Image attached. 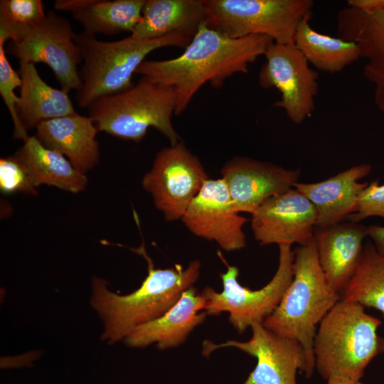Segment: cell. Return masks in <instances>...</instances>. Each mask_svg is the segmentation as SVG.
Listing matches in <instances>:
<instances>
[{
	"label": "cell",
	"mask_w": 384,
	"mask_h": 384,
	"mask_svg": "<svg viewBox=\"0 0 384 384\" xmlns=\"http://www.w3.org/2000/svg\"><path fill=\"white\" fill-rule=\"evenodd\" d=\"M265 36L231 38L202 24L179 56L144 60L136 73L171 88L175 97V115L182 114L206 83L220 89L237 73L248 72L250 64L264 55L273 43Z\"/></svg>",
	"instance_id": "obj_1"
},
{
	"label": "cell",
	"mask_w": 384,
	"mask_h": 384,
	"mask_svg": "<svg viewBox=\"0 0 384 384\" xmlns=\"http://www.w3.org/2000/svg\"><path fill=\"white\" fill-rule=\"evenodd\" d=\"M131 250L142 255L147 262L148 275L139 289L119 295L109 290L105 279H92L91 304L104 323L101 338L109 343L125 338L137 326L164 314L184 291L193 287L200 274L198 260L193 261L186 269L181 265L156 269L144 242Z\"/></svg>",
	"instance_id": "obj_2"
},
{
	"label": "cell",
	"mask_w": 384,
	"mask_h": 384,
	"mask_svg": "<svg viewBox=\"0 0 384 384\" xmlns=\"http://www.w3.org/2000/svg\"><path fill=\"white\" fill-rule=\"evenodd\" d=\"M381 321L358 303L340 299L319 324L315 366L326 384H357L370 362L384 353Z\"/></svg>",
	"instance_id": "obj_3"
},
{
	"label": "cell",
	"mask_w": 384,
	"mask_h": 384,
	"mask_svg": "<svg viewBox=\"0 0 384 384\" xmlns=\"http://www.w3.org/2000/svg\"><path fill=\"white\" fill-rule=\"evenodd\" d=\"M292 282L263 325L275 334L298 341L307 360L306 378L315 367L314 342L317 326L340 300L321 267L314 237L294 251Z\"/></svg>",
	"instance_id": "obj_4"
},
{
	"label": "cell",
	"mask_w": 384,
	"mask_h": 384,
	"mask_svg": "<svg viewBox=\"0 0 384 384\" xmlns=\"http://www.w3.org/2000/svg\"><path fill=\"white\" fill-rule=\"evenodd\" d=\"M191 38L171 34L154 39H139L131 35L114 41H103L84 31L75 42L83 60L82 86L76 93L81 108H88L97 99L122 92L132 86V78L145 58L164 47L185 48Z\"/></svg>",
	"instance_id": "obj_5"
},
{
	"label": "cell",
	"mask_w": 384,
	"mask_h": 384,
	"mask_svg": "<svg viewBox=\"0 0 384 384\" xmlns=\"http://www.w3.org/2000/svg\"><path fill=\"white\" fill-rule=\"evenodd\" d=\"M87 109L98 132L139 142L153 127L171 145L179 142L171 122L175 111L173 90L145 78L122 92L97 99Z\"/></svg>",
	"instance_id": "obj_6"
},
{
	"label": "cell",
	"mask_w": 384,
	"mask_h": 384,
	"mask_svg": "<svg viewBox=\"0 0 384 384\" xmlns=\"http://www.w3.org/2000/svg\"><path fill=\"white\" fill-rule=\"evenodd\" d=\"M205 24L231 38L268 36L294 44L301 22L311 16V0H203Z\"/></svg>",
	"instance_id": "obj_7"
},
{
	"label": "cell",
	"mask_w": 384,
	"mask_h": 384,
	"mask_svg": "<svg viewBox=\"0 0 384 384\" xmlns=\"http://www.w3.org/2000/svg\"><path fill=\"white\" fill-rule=\"evenodd\" d=\"M278 246L277 270L270 282L256 290L241 286L238 280V268L228 265L218 253L227 265L226 272L220 274L223 291L218 292L209 287L203 290L204 311L211 316L228 312L230 323L240 334L256 323H263L279 304L294 277V253L292 245Z\"/></svg>",
	"instance_id": "obj_8"
},
{
	"label": "cell",
	"mask_w": 384,
	"mask_h": 384,
	"mask_svg": "<svg viewBox=\"0 0 384 384\" xmlns=\"http://www.w3.org/2000/svg\"><path fill=\"white\" fill-rule=\"evenodd\" d=\"M76 35L68 19L50 11L41 21L17 34L6 52L19 62L46 64L61 89L78 92L82 86L78 66L82 59Z\"/></svg>",
	"instance_id": "obj_9"
},
{
	"label": "cell",
	"mask_w": 384,
	"mask_h": 384,
	"mask_svg": "<svg viewBox=\"0 0 384 384\" xmlns=\"http://www.w3.org/2000/svg\"><path fill=\"white\" fill-rule=\"evenodd\" d=\"M209 178L198 158L181 142L160 150L142 181L168 221L183 218Z\"/></svg>",
	"instance_id": "obj_10"
},
{
	"label": "cell",
	"mask_w": 384,
	"mask_h": 384,
	"mask_svg": "<svg viewBox=\"0 0 384 384\" xmlns=\"http://www.w3.org/2000/svg\"><path fill=\"white\" fill-rule=\"evenodd\" d=\"M265 63L258 73L259 85L275 87L281 98L273 106L284 110L294 124L310 118L319 92L318 73L312 70L294 44L272 43L265 53Z\"/></svg>",
	"instance_id": "obj_11"
},
{
	"label": "cell",
	"mask_w": 384,
	"mask_h": 384,
	"mask_svg": "<svg viewBox=\"0 0 384 384\" xmlns=\"http://www.w3.org/2000/svg\"><path fill=\"white\" fill-rule=\"evenodd\" d=\"M251 329L252 337L247 341H204L203 354L208 356L218 348L234 347L255 358L257 365L242 384H297V370L306 375V353L298 341L275 334L262 323Z\"/></svg>",
	"instance_id": "obj_12"
},
{
	"label": "cell",
	"mask_w": 384,
	"mask_h": 384,
	"mask_svg": "<svg viewBox=\"0 0 384 384\" xmlns=\"http://www.w3.org/2000/svg\"><path fill=\"white\" fill-rule=\"evenodd\" d=\"M181 220L195 235L214 240L230 252L245 247L243 226L247 218L233 207L224 180L208 178L190 203Z\"/></svg>",
	"instance_id": "obj_13"
},
{
	"label": "cell",
	"mask_w": 384,
	"mask_h": 384,
	"mask_svg": "<svg viewBox=\"0 0 384 384\" xmlns=\"http://www.w3.org/2000/svg\"><path fill=\"white\" fill-rule=\"evenodd\" d=\"M316 218L313 203L292 188L266 200L252 214L251 227L260 245H304L314 237Z\"/></svg>",
	"instance_id": "obj_14"
},
{
	"label": "cell",
	"mask_w": 384,
	"mask_h": 384,
	"mask_svg": "<svg viewBox=\"0 0 384 384\" xmlns=\"http://www.w3.org/2000/svg\"><path fill=\"white\" fill-rule=\"evenodd\" d=\"M233 207L252 214L266 200L297 183L300 170L289 169L249 157H234L221 169Z\"/></svg>",
	"instance_id": "obj_15"
},
{
	"label": "cell",
	"mask_w": 384,
	"mask_h": 384,
	"mask_svg": "<svg viewBox=\"0 0 384 384\" xmlns=\"http://www.w3.org/2000/svg\"><path fill=\"white\" fill-rule=\"evenodd\" d=\"M338 37L357 43L366 60L363 75L373 87L375 104L384 116V8L351 6L337 17Z\"/></svg>",
	"instance_id": "obj_16"
},
{
	"label": "cell",
	"mask_w": 384,
	"mask_h": 384,
	"mask_svg": "<svg viewBox=\"0 0 384 384\" xmlns=\"http://www.w3.org/2000/svg\"><path fill=\"white\" fill-rule=\"evenodd\" d=\"M367 236L366 226L351 221L315 228L321 267L330 287L340 295L357 270Z\"/></svg>",
	"instance_id": "obj_17"
},
{
	"label": "cell",
	"mask_w": 384,
	"mask_h": 384,
	"mask_svg": "<svg viewBox=\"0 0 384 384\" xmlns=\"http://www.w3.org/2000/svg\"><path fill=\"white\" fill-rule=\"evenodd\" d=\"M370 171V164H361L324 181L297 182L294 187L314 206L317 213L316 227L330 226L342 223L356 213L360 194L368 184L358 181Z\"/></svg>",
	"instance_id": "obj_18"
},
{
	"label": "cell",
	"mask_w": 384,
	"mask_h": 384,
	"mask_svg": "<svg viewBox=\"0 0 384 384\" xmlns=\"http://www.w3.org/2000/svg\"><path fill=\"white\" fill-rule=\"evenodd\" d=\"M205 299L194 287L184 291L178 302L160 317L134 329L125 338L129 347L143 348L156 343L159 349L178 346L208 315Z\"/></svg>",
	"instance_id": "obj_19"
},
{
	"label": "cell",
	"mask_w": 384,
	"mask_h": 384,
	"mask_svg": "<svg viewBox=\"0 0 384 384\" xmlns=\"http://www.w3.org/2000/svg\"><path fill=\"white\" fill-rule=\"evenodd\" d=\"M34 135L44 146L65 156L83 174L93 169L100 160L97 129L92 119L77 112L45 121Z\"/></svg>",
	"instance_id": "obj_20"
},
{
	"label": "cell",
	"mask_w": 384,
	"mask_h": 384,
	"mask_svg": "<svg viewBox=\"0 0 384 384\" xmlns=\"http://www.w3.org/2000/svg\"><path fill=\"white\" fill-rule=\"evenodd\" d=\"M145 0H55V9L70 13L90 35L132 33Z\"/></svg>",
	"instance_id": "obj_21"
},
{
	"label": "cell",
	"mask_w": 384,
	"mask_h": 384,
	"mask_svg": "<svg viewBox=\"0 0 384 384\" xmlns=\"http://www.w3.org/2000/svg\"><path fill=\"white\" fill-rule=\"evenodd\" d=\"M205 23L203 0H145L132 36L154 39L181 34L192 39Z\"/></svg>",
	"instance_id": "obj_22"
},
{
	"label": "cell",
	"mask_w": 384,
	"mask_h": 384,
	"mask_svg": "<svg viewBox=\"0 0 384 384\" xmlns=\"http://www.w3.org/2000/svg\"><path fill=\"white\" fill-rule=\"evenodd\" d=\"M21 79L19 101L16 106L18 119L26 131L42 122L75 113L68 92L48 85L35 64L19 62Z\"/></svg>",
	"instance_id": "obj_23"
},
{
	"label": "cell",
	"mask_w": 384,
	"mask_h": 384,
	"mask_svg": "<svg viewBox=\"0 0 384 384\" xmlns=\"http://www.w3.org/2000/svg\"><path fill=\"white\" fill-rule=\"evenodd\" d=\"M23 142L13 155L25 166L37 187L43 184L73 193L85 189L87 176L65 156L44 146L35 136H28Z\"/></svg>",
	"instance_id": "obj_24"
},
{
	"label": "cell",
	"mask_w": 384,
	"mask_h": 384,
	"mask_svg": "<svg viewBox=\"0 0 384 384\" xmlns=\"http://www.w3.org/2000/svg\"><path fill=\"white\" fill-rule=\"evenodd\" d=\"M311 17L301 22L294 42L309 63L322 72L336 73L361 58L357 43L319 33L311 28Z\"/></svg>",
	"instance_id": "obj_25"
},
{
	"label": "cell",
	"mask_w": 384,
	"mask_h": 384,
	"mask_svg": "<svg viewBox=\"0 0 384 384\" xmlns=\"http://www.w3.org/2000/svg\"><path fill=\"white\" fill-rule=\"evenodd\" d=\"M341 295L343 299L378 309L384 318V254L373 242L364 244L357 270Z\"/></svg>",
	"instance_id": "obj_26"
},
{
	"label": "cell",
	"mask_w": 384,
	"mask_h": 384,
	"mask_svg": "<svg viewBox=\"0 0 384 384\" xmlns=\"http://www.w3.org/2000/svg\"><path fill=\"white\" fill-rule=\"evenodd\" d=\"M46 16L41 0H1L0 45L13 40L21 31L39 22Z\"/></svg>",
	"instance_id": "obj_27"
},
{
	"label": "cell",
	"mask_w": 384,
	"mask_h": 384,
	"mask_svg": "<svg viewBox=\"0 0 384 384\" xmlns=\"http://www.w3.org/2000/svg\"><path fill=\"white\" fill-rule=\"evenodd\" d=\"M6 54L4 45H0V94L14 123V139L23 140L28 135L18 119L16 106L19 97L14 92L16 88L21 87V79L19 73L13 69Z\"/></svg>",
	"instance_id": "obj_28"
},
{
	"label": "cell",
	"mask_w": 384,
	"mask_h": 384,
	"mask_svg": "<svg viewBox=\"0 0 384 384\" xmlns=\"http://www.w3.org/2000/svg\"><path fill=\"white\" fill-rule=\"evenodd\" d=\"M0 190L4 194L23 193L37 195V186L31 176L14 155L0 159Z\"/></svg>",
	"instance_id": "obj_29"
},
{
	"label": "cell",
	"mask_w": 384,
	"mask_h": 384,
	"mask_svg": "<svg viewBox=\"0 0 384 384\" xmlns=\"http://www.w3.org/2000/svg\"><path fill=\"white\" fill-rule=\"evenodd\" d=\"M372 216L384 218V184L380 185L378 180L368 183L362 191L358 198L357 210L348 219L358 223Z\"/></svg>",
	"instance_id": "obj_30"
},
{
	"label": "cell",
	"mask_w": 384,
	"mask_h": 384,
	"mask_svg": "<svg viewBox=\"0 0 384 384\" xmlns=\"http://www.w3.org/2000/svg\"><path fill=\"white\" fill-rule=\"evenodd\" d=\"M367 227V234L381 254H384V226L379 225H370Z\"/></svg>",
	"instance_id": "obj_31"
},
{
	"label": "cell",
	"mask_w": 384,
	"mask_h": 384,
	"mask_svg": "<svg viewBox=\"0 0 384 384\" xmlns=\"http://www.w3.org/2000/svg\"><path fill=\"white\" fill-rule=\"evenodd\" d=\"M357 384H363V383H361V382H358Z\"/></svg>",
	"instance_id": "obj_32"
}]
</instances>
